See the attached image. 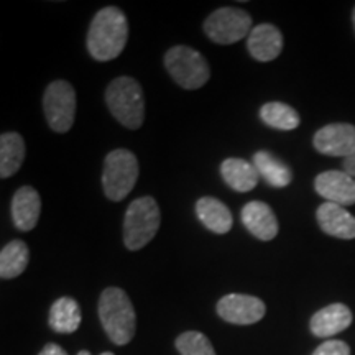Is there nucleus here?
I'll use <instances>...</instances> for the list:
<instances>
[{
  "label": "nucleus",
  "instance_id": "nucleus-1",
  "mask_svg": "<svg viewBox=\"0 0 355 355\" xmlns=\"http://www.w3.org/2000/svg\"><path fill=\"white\" fill-rule=\"evenodd\" d=\"M128 40L127 17L119 7H104L96 13L87 33V51L96 61L115 60Z\"/></svg>",
  "mask_w": 355,
  "mask_h": 355
},
{
  "label": "nucleus",
  "instance_id": "nucleus-2",
  "mask_svg": "<svg viewBox=\"0 0 355 355\" xmlns=\"http://www.w3.org/2000/svg\"><path fill=\"white\" fill-rule=\"evenodd\" d=\"M99 319L105 334L115 345H125L135 336L137 314L127 293L121 288H105L99 298Z\"/></svg>",
  "mask_w": 355,
  "mask_h": 355
},
{
  "label": "nucleus",
  "instance_id": "nucleus-3",
  "mask_svg": "<svg viewBox=\"0 0 355 355\" xmlns=\"http://www.w3.org/2000/svg\"><path fill=\"white\" fill-rule=\"evenodd\" d=\"M105 102L110 114L123 127L137 130L145 121V97L141 86L133 78L114 79L105 91Z\"/></svg>",
  "mask_w": 355,
  "mask_h": 355
},
{
  "label": "nucleus",
  "instance_id": "nucleus-4",
  "mask_svg": "<svg viewBox=\"0 0 355 355\" xmlns=\"http://www.w3.org/2000/svg\"><path fill=\"white\" fill-rule=\"evenodd\" d=\"M162 214L158 202L152 196L135 199L123 217V243L128 250H140L146 243L152 242L157 235Z\"/></svg>",
  "mask_w": 355,
  "mask_h": 355
},
{
  "label": "nucleus",
  "instance_id": "nucleus-5",
  "mask_svg": "<svg viewBox=\"0 0 355 355\" xmlns=\"http://www.w3.org/2000/svg\"><path fill=\"white\" fill-rule=\"evenodd\" d=\"M139 159L125 148H119L105 157L102 170V186L110 201L125 199L139 180Z\"/></svg>",
  "mask_w": 355,
  "mask_h": 355
},
{
  "label": "nucleus",
  "instance_id": "nucleus-6",
  "mask_svg": "<svg viewBox=\"0 0 355 355\" xmlns=\"http://www.w3.org/2000/svg\"><path fill=\"white\" fill-rule=\"evenodd\" d=\"M165 66L178 86L188 89V91L202 87L211 78V68L206 58L198 50L184 46V44H178L168 50L165 55Z\"/></svg>",
  "mask_w": 355,
  "mask_h": 355
},
{
  "label": "nucleus",
  "instance_id": "nucleus-7",
  "mask_svg": "<svg viewBox=\"0 0 355 355\" xmlns=\"http://www.w3.org/2000/svg\"><path fill=\"white\" fill-rule=\"evenodd\" d=\"M252 17L235 7H222L212 12L204 21V33L217 44H232L252 32Z\"/></svg>",
  "mask_w": 355,
  "mask_h": 355
},
{
  "label": "nucleus",
  "instance_id": "nucleus-8",
  "mask_svg": "<svg viewBox=\"0 0 355 355\" xmlns=\"http://www.w3.org/2000/svg\"><path fill=\"white\" fill-rule=\"evenodd\" d=\"M43 110L48 125L58 133H66L76 117V92L66 81H53L43 96Z\"/></svg>",
  "mask_w": 355,
  "mask_h": 355
},
{
  "label": "nucleus",
  "instance_id": "nucleus-9",
  "mask_svg": "<svg viewBox=\"0 0 355 355\" xmlns=\"http://www.w3.org/2000/svg\"><path fill=\"white\" fill-rule=\"evenodd\" d=\"M266 313V306L263 301L257 296L250 295H230L222 296L217 303V314L225 322L237 324V326H250L263 319Z\"/></svg>",
  "mask_w": 355,
  "mask_h": 355
},
{
  "label": "nucleus",
  "instance_id": "nucleus-10",
  "mask_svg": "<svg viewBox=\"0 0 355 355\" xmlns=\"http://www.w3.org/2000/svg\"><path fill=\"white\" fill-rule=\"evenodd\" d=\"M313 145L319 153L327 157H352L355 153V127L350 123H329L314 133Z\"/></svg>",
  "mask_w": 355,
  "mask_h": 355
},
{
  "label": "nucleus",
  "instance_id": "nucleus-11",
  "mask_svg": "<svg viewBox=\"0 0 355 355\" xmlns=\"http://www.w3.org/2000/svg\"><path fill=\"white\" fill-rule=\"evenodd\" d=\"M314 189L326 202L337 206H352L355 204V178L345 171H324L314 180Z\"/></svg>",
  "mask_w": 355,
  "mask_h": 355
},
{
  "label": "nucleus",
  "instance_id": "nucleus-12",
  "mask_svg": "<svg viewBox=\"0 0 355 355\" xmlns=\"http://www.w3.org/2000/svg\"><path fill=\"white\" fill-rule=\"evenodd\" d=\"M242 224L259 241L270 242L278 234V219L268 204L261 201H250L241 212Z\"/></svg>",
  "mask_w": 355,
  "mask_h": 355
},
{
  "label": "nucleus",
  "instance_id": "nucleus-13",
  "mask_svg": "<svg viewBox=\"0 0 355 355\" xmlns=\"http://www.w3.org/2000/svg\"><path fill=\"white\" fill-rule=\"evenodd\" d=\"M247 48L254 60L268 63L277 60L283 50V35L272 24H260L252 28L247 38Z\"/></svg>",
  "mask_w": 355,
  "mask_h": 355
},
{
  "label": "nucleus",
  "instance_id": "nucleus-14",
  "mask_svg": "<svg viewBox=\"0 0 355 355\" xmlns=\"http://www.w3.org/2000/svg\"><path fill=\"white\" fill-rule=\"evenodd\" d=\"M12 219L15 227L21 232H30L37 227L40 212H42V199L38 191L32 186H24L12 198Z\"/></svg>",
  "mask_w": 355,
  "mask_h": 355
},
{
  "label": "nucleus",
  "instance_id": "nucleus-15",
  "mask_svg": "<svg viewBox=\"0 0 355 355\" xmlns=\"http://www.w3.org/2000/svg\"><path fill=\"white\" fill-rule=\"evenodd\" d=\"M316 219L324 234L344 241L355 239V217L345 207L324 202L318 207Z\"/></svg>",
  "mask_w": 355,
  "mask_h": 355
},
{
  "label": "nucleus",
  "instance_id": "nucleus-16",
  "mask_svg": "<svg viewBox=\"0 0 355 355\" xmlns=\"http://www.w3.org/2000/svg\"><path fill=\"white\" fill-rule=\"evenodd\" d=\"M352 324V313L345 304L334 303L319 309L311 318L309 329L316 337H331L347 329Z\"/></svg>",
  "mask_w": 355,
  "mask_h": 355
},
{
  "label": "nucleus",
  "instance_id": "nucleus-17",
  "mask_svg": "<svg viewBox=\"0 0 355 355\" xmlns=\"http://www.w3.org/2000/svg\"><path fill=\"white\" fill-rule=\"evenodd\" d=\"M196 216L207 230L214 234H227L232 229V212L219 199L204 196L196 202Z\"/></svg>",
  "mask_w": 355,
  "mask_h": 355
},
{
  "label": "nucleus",
  "instance_id": "nucleus-18",
  "mask_svg": "<svg viewBox=\"0 0 355 355\" xmlns=\"http://www.w3.org/2000/svg\"><path fill=\"white\" fill-rule=\"evenodd\" d=\"M222 180L237 193H248L259 184V171L255 165L242 158H227L220 165Z\"/></svg>",
  "mask_w": 355,
  "mask_h": 355
},
{
  "label": "nucleus",
  "instance_id": "nucleus-19",
  "mask_svg": "<svg viewBox=\"0 0 355 355\" xmlns=\"http://www.w3.org/2000/svg\"><path fill=\"white\" fill-rule=\"evenodd\" d=\"M81 308H79L78 301L68 296L56 300L50 309V327L60 334H73L81 326Z\"/></svg>",
  "mask_w": 355,
  "mask_h": 355
},
{
  "label": "nucleus",
  "instance_id": "nucleus-20",
  "mask_svg": "<svg viewBox=\"0 0 355 355\" xmlns=\"http://www.w3.org/2000/svg\"><path fill=\"white\" fill-rule=\"evenodd\" d=\"M25 159V141L20 133L7 132L0 137V176L10 178Z\"/></svg>",
  "mask_w": 355,
  "mask_h": 355
},
{
  "label": "nucleus",
  "instance_id": "nucleus-21",
  "mask_svg": "<svg viewBox=\"0 0 355 355\" xmlns=\"http://www.w3.org/2000/svg\"><path fill=\"white\" fill-rule=\"evenodd\" d=\"M254 165L259 175L273 188H286L291 183L293 173L290 168L270 152H257L254 155Z\"/></svg>",
  "mask_w": 355,
  "mask_h": 355
},
{
  "label": "nucleus",
  "instance_id": "nucleus-22",
  "mask_svg": "<svg viewBox=\"0 0 355 355\" xmlns=\"http://www.w3.org/2000/svg\"><path fill=\"white\" fill-rule=\"evenodd\" d=\"M30 260L28 245L21 241H12L0 252V277L12 279L25 272Z\"/></svg>",
  "mask_w": 355,
  "mask_h": 355
},
{
  "label": "nucleus",
  "instance_id": "nucleus-23",
  "mask_svg": "<svg viewBox=\"0 0 355 355\" xmlns=\"http://www.w3.org/2000/svg\"><path fill=\"white\" fill-rule=\"evenodd\" d=\"M260 119L277 130H295L300 125L298 112L285 102H266L260 109Z\"/></svg>",
  "mask_w": 355,
  "mask_h": 355
},
{
  "label": "nucleus",
  "instance_id": "nucleus-24",
  "mask_svg": "<svg viewBox=\"0 0 355 355\" xmlns=\"http://www.w3.org/2000/svg\"><path fill=\"white\" fill-rule=\"evenodd\" d=\"M175 345L181 355H216L211 340L196 331H188L178 336Z\"/></svg>",
  "mask_w": 355,
  "mask_h": 355
},
{
  "label": "nucleus",
  "instance_id": "nucleus-25",
  "mask_svg": "<svg viewBox=\"0 0 355 355\" xmlns=\"http://www.w3.org/2000/svg\"><path fill=\"white\" fill-rule=\"evenodd\" d=\"M313 355H350V347L344 340H326L314 350Z\"/></svg>",
  "mask_w": 355,
  "mask_h": 355
},
{
  "label": "nucleus",
  "instance_id": "nucleus-26",
  "mask_svg": "<svg viewBox=\"0 0 355 355\" xmlns=\"http://www.w3.org/2000/svg\"><path fill=\"white\" fill-rule=\"evenodd\" d=\"M38 355H68L66 350L58 344H46Z\"/></svg>",
  "mask_w": 355,
  "mask_h": 355
},
{
  "label": "nucleus",
  "instance_id": "nucleus-27",
  "mask_svg": "<svg viewBox=\"0 0 355 355\" xmlns=\"http://www.w3.org/2000/svg\"><path fill=\"white\" fill-rule=\"evenodd\" d=\"M344 171L347 173V175H350L352 178H355V153L352 155V157H347L344 158Z\"/></svg>",
  "mask_w": 355,
  "mask_h": 355
},
{
  "label": "nucleus",
  "instance_id": "nucleus-28",
  "mask_svg": "<svg viewBox=\"0 0 355 355\" xmlns=\"http://www.w3.org/2000/svg\"><path fill=\"white\" fill-rule=\"evenodd\" d=\"M78 355H91L87 352V350H81V352H78Z\"/></svg>",
  "mask_w": 355,
  "mask_h": 355
},
{
  "label": "nucleus",
  "instance_id": "nucleus-29",
  "mask_svg": "<svg viewBox=\"0 0 355 355\" xmlns=\"http://www.w3.org/2000/svg\"><path fill=\"white\" fill-rule=\"evenodd\" d=\"M352 21H354V28H355V8H354V13H352Z\"/></svg>",
  "mask_w": 355,
  "mask_h": 355
},
{
  "label": "nucleus",
  "instance_id": "nucleus-30",
  "mask_svg": "<svg viewBox=\"0 0 355 355\" xmlns=\"http://www.w3.org/2000/svg\"><path fill=\"white\" fill-rule=\"evenodd\" d=\"M101 355H114L112 352H104V354H101Z\"/></svg>",
  "mask_w": 355,
  "mask_h": 355
}]
</instances>
